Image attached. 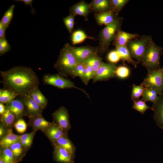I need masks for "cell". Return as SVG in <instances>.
I'll return each mask as SVG.
<instances>
[{"mask_svg": "<svg viewBox=\"0 0 163 163\" xmlns=\"http://www.w3.org/2000/svg\"><path fill=\"white\" fill-rule=\"evenodd\" d=\"M0 73L4 88L12 91L18 96H29L38 88L40 83L37 74L29 67L14 66Z\"/></svg>", "mask_w": 163, "mask_h": 163, "instance_id": "1", "label": "cell"}, {"mask_svg": "<svg viewBox=\"0 0 163 163\" xmlns=\"http://www.w3.org/2000/svg\"><path fill=\"white\" fill-rule=\"evenodd\" d=\"M68 44H65L61 50L57 60L54 67L61 74L60 75L73 74L76 66L79 62Z\"/></svg>", "mask_w": 163, "mask_h": 163, "instance_id": "2", "label": "cell"}, {"mask_svg": "<svg viewBox=\"0 0 163 163\" xmlns=\"http://www.w3.org/2000/svg\"><path fill=\"white\" fill-rule=\"evenodd\" d=\"M162 49L154 44L147 47L142 59L143 64L148 70L160 68V60Z\"/></svg>", "mask_w": 163, "mask_h": 163, "instance_id": "3", "label": "cell"}, {"mask_svg": "<svg viewBox=\"0 0 163 163\" xmlns=\"http://www.w3.org/2000/svg\"><path fill=\"white\" fill-rule=\"evenodd\" d=\"M145 88L155 89L160 92L163 91V67L148 70L146 76L141 85Z\"/></svg>", "mask_w": 163, "mask_h": 163, "instance_id": "4", "label": "cell"}, {"mask_svg": "<svg viewBox=\"0 0 163 163\" xmlns=\"http://www.w3.org/2000/svg\"><path fill=\"white\" fill-rule=\"evenodd\" d=\"M43 81L45 84L51 85L61 89L75 88L88 95L84 90L76 87L71 81L60 75L45 74L43 77Z\"/></svg>", "mask_w": 163, "mask_h": 163, "instance_id": "5", "label": "cell"}, {"mask_svg": "<svg viewBox=\"0 0 163 163\" xmlns=\"http://www.w3.org/2000/svg\"><path fill=\"white\" fill-rule=\"evenodd\" d=\"M52 117L54 122L65 132L67 133L71 128L68 111L64 107L62 106L55 111Z\"/></svg>", "mask_w": 163, "mask_h": 163, "instance_id": "6", "label": "cell"}, {"mask_svg": "<svg viewBox=\"0 0 163 163\" xmlns=\"http://www.w3.org/2000/svg\"><path fill=\"white\" fill-rule=\"evenodd\" d=\"M148 42L147 38H144L129 43V48L132 56L138 60H142L147 48Z\"/></svg>", "mask_w": 163, "mask_h": 163, "instance_id": "7", "label": "cell"}, {"mask_svg": "<svg viewBox=\"0 0 163 163\" xmlns=\"http://www.w3.org/2000/svg\"><path fill=\"white\" fill-rule=\"evenodd\" d=\"M117 67L114 63H103L97 71L93 78L94 82L111 78L115 74Z\"/></svg>", "mask_w": 163, "mask_h": 163, "instance_id": "8", "label": "cell"}, {"mask_svg": "<svg viewBox=\"0 0 163 163\" xmlns=\"http://www.w3.org/2000/svg\"><path fill=\"white\" fill-rule=\"evenodd\" d=\"M151 109L153 111V117L156 124L163 129V91L159 94L157 101L153 103Z\"/></svg>", "mask_w": 163, "mask_h": 163, "instance_id": "9", "label": "cell"}, {"mask_svg": "<svg viewBox=\"0 0 163 163\" xmlns=\"http://www.w3.org/2000/svg\"><path fill=\"white\" fill-rule=\"evenodd\" d=\"M21 97L26 108L27 116L29 118L42 115L43 109L35 102L29 96Z\"/></svg>", "mask_w": 163, "mask_h": 163, "instance_id": "10", "label": "cell"}, {"mask_svg": "<svg viewBox=\"0 0 163 163\" xmlns=\"http://www.w3.org/2000/svg\"><path fill=\"white\" fill-rule=\"evenodd\" d=\"M6 107L14 114L17 119L19 118L24 115H27L26 108L21 97L20 98L15 99L6 105Z\"/></svg>", "mask_w": 163, "mask_h": 163, "instance_id": "11", "label": "cell"}, {"mask_svg": "<svg viewBox=\"0 0 163 163\" xmlns=\"http://www.w3.org/2000/svg\"><path fill=\"white\" fill-rule=\"evenodd\" d=\"M119 22L117 19L110 24L106 26L101 33L102 43L104 45H108L113 39L115 33L118 25Z\"/></svg>", "mask_w": 163, "mask_h": 163, "instance_id": "12", "label": "cell"}, {"mask_svg": "<svg viewBox=\"0 0 163 163\" xmlns=\"http://www.w3.org/2000/svg\"><path fill=\"white\" fill-rule=\"evenodd\" d=\"M53 146V156L56 162L60 163H74L75 156L61 147Z\"/></svg>", "mask_w": 163, "mask_h": 163, "instance_id": "13", "label": "cell"}, {"mask_svg": "<svg viewBox=\"0 0 163 163\" xmlns=\"http://www.w3.org/2000/svg\"><path fill=\"white\" fill-rule=\"evenodd\" d=\"M42 131L52 143L67 134L54 122L51 125Z\"/></svg>", "mask_w": 163, "mask_h": 163, "instance_id": "14", "label": "cell"}, {"mask_svg": "<svg viewBox=\"0 0 163 163\" xmlns=\"http://www.w3.org/2000/svg\"><path fill=\"white\" fill-rule=\"evenodd\" d=\"M70 49L78 62H84L91 56L96 55L91 49L85 47H75L69 45Z\"/></svg>", "mask_w": 163, "mask_h": 163, "instance_id": "15", "label": "cell"}, {"mask_svg": "<svg viewBox=\"0 0 163 163\" xmlns=\"http://www.w3.org/2000/svg\"><path fill=\"white\" fill-rule=\"evenodd\" d=\"M29 118L28 125L35 131L38 130L42 131L51 125L53 123V122L51 123L47 121L42 115Z\"/></svg>", "mask_w": 163, "mask_h": 163, "instance_id": "16", "label": "cell"}, {"mask_svg": "<svg viewBox=\"0 0 163 163\" xmlns=\"http://www.w3.org/2000/svg\"><path fill=\"white\" fill-rule=\"evenodd\" d=\"M53 146L61 147L75 157L76 147L66 134L53 143Z\"/></svg>", "mask_w": 163, "mask_h": 163, "instance_id": "17", "label": "cell"}, {"mask_svg": "<svg viewBox=\"0 0 163 163\" xmlns=\"http://www.w3.org/2000/svg\"><path fill=\"white\" fill-rule=\"evenodd\" d=\"M19 136L13 133L12 130L9 129L6 134L1 138L0 146L3 148H9L12 145L19 141Z\"/></svg>", "mask_w": 163, "mask_h": 163, "instance_id": "18", "label": "cell"}, {"mask_svg": "<svg viewBox=\"0 0 163 163\" xmlns=\"http://www.w3.org/2000/svg\"><path fill=\"white\" fill-rule=\"evenodd\" d=\"M29 96L43 109L46 107L48 103V100L38 88L34 90Z\"/></svg>", "mask_w": 163, "mask_h": 163, "instance_id": "19", "label": "cell"}, {"mask_svg": "<svg viewBox=\"0 0 163 163\" xmlns=\"http://www.w3.org/2000/svg\"><path fill=\"white\" fill-rule=\"evenodd\" d=\"M90 5L84 2H82L77 4L73 6L71 9V11L74 14L86 16L88 14Z\"/></svg>", "mask_w": 163, "mask_h": 163, "instance_id": "20", "label": "cell"}, {"mask_svg": "<svg viewBox=\"0 0 163 163\" xmlns=\"http://www.w3.org/2000/svg\"><path fill=\"white\" fill-rule=\"evenodd\" d=\"M161 93L154 89L145 88L141 100L145 101H149L154 103L157 101Z\"/></svg>", "mask_w": 163, "mask_h": 163, "instance_id": "21", "label": "cell"}, {"mask_svg": "<svg viewBox=\"0 0 163 163\" xmlns=\"http://www.w3.org/2000/svg\"><path fill=\"white\" fill-rule=\"evenodd\" d=\"M116 50L119 53L121 59L136 66V64L131 58L129 50L126 46H120L116 43Z\"/></svg>", "mask_w": 163, "mask_h": 163, "instance_id": "22", "label": "cell"}, {"mask_svg": "<svg viewBox=\"0 0 163 163\" xmlns=\"http://www.w3.org/2000/svg\"><path fill=\"white\" fill-rule=\"evenodd\" d=\"M96 19L98 23L101 25L106 26L112 23L115 19L111 11H107L97 14Z\"/></svg>", "mask_w": 163, "mask_h": 163, "instance_id": "23", "label": "cell"}, {"mask_svg": "<svg viewBox=\"0 0 163 163\" xmlns=\"http://www.w3.org/2000/svg\"><path fill=\"white\" fill-rule=\"evenodd\" d=\"M18 95L12 91L5 88L0 89V102L6 105L15 99Z\"/></svg>", "mask_w": 163, "mask_h": 163, "instance_id": "24", "label": "cell"}, {"mask_svg": "<svg viewBox=\"0 0 163 163\" xmlns=\"http://www.w3.org/2000/svg\"><path fill=\"white\" fill-rule=\"evenodd\" d=\"M15 118L14 114L6 108L5 113L1 115L0 120L4 126L9 128L13 124Z\"/></svg>", "mask_w": 163, "mask_h": 163, "instance_id": "25", "label": "cell"}, {"mask_svg": "<svg viewBox=\"0 0 163 163\" xmlns=\"http://www.w3.org/2000/svg\"><path fill=\"white\" fill-rule=\"evenodd\" d=\"M135 37V34L123 31H120L116 36V43L120 46H126L130 40Z\"/></svg>", "mask_w": 163, "mask_h": 163, "instance_id": "26", "label": "cell"}, {"mask_svg": "<svg viewBox=\"0 0 163 163\" xmlns=\"http://www.w3.org/2000/svg\"><path fill=\"white\" fill-rule=\"evenodd\" d=\"M15 5H12L9 7L5 12L0 23L7 28L8 27L14 15V11Z\"/></svg>", "mask_w": 163, "mask_h": 163, "instance_id": "27", "label": "cell"}, {"mask_svg": "<svg viewBox=\"0 0 163 163\" xmlns=\"http://www.w3.org/2000/svg\"><path fill=\"white\" fill-rule=\"evenodd\" d=\"M84 62L86 64L90 66L91 67L94 75L97 70L103 63L101 59L96 55L91 56Z\"/></svg>", "mask_w": 163, "mask_h": 163, "instance_id": "28", "label": "cell"}, {"mask_svg": "<svg viewBox=\"0 0 163 163\" xmlns=\"http://www.w3.org/2000/svg\"><path fill=\"white\" fill-rule=\"evenodd\" d=\"M87 38H91L88 37L84 31L81 30L75 31L72 36V42L74 45L82 43Z\"/></svg>", "mask_w": 163, "mask_h": 163, "instance_id": "29", "label": "cell"}, {"mask_svg": "<svg viewBox=\"0 0 163 163\" xmlns=\"http://www.w3.org/2000/svg\"><path fill=\"white\" fill-rule=\"evenodd\" d=\"M87 66L84 62H79L73 72V74L79 77L85 82V74Z\"/></svg>", "mask_w": 163, "mask_h": 163, "instance_id": "30", "label": "cell"}, {"mask_svg": "<svg viewBox=\"0 0 163 163\" xmlns=\"http://www.w3.org/2000/svg\"><path fill=\"white\" fill-rule=\"evenodd\" d=\"M91 5L95 10L104 11L109 8L110 3L107 0H94L92 2Z\"/></svg>", "mask_w": 163, "mask_h": 163, "instance_id": "31", "label": "cell"}, {"mask_svg": "<svg viewBox=\"0 0 163 163\" xmlns=\"http://www.w3.org/2000/svg\"><path fill=\"white\" fill-rule=\"evenodd\" d=\"M133 101L132 108L142 114H144L148 109H151V107L146 104L145 101L142 100H134Z\"/></svg>", "mask_w": 163, "mask_h": 163, "instance_id": "32", "label": "cell"}, {"mask_svg": "<svg viewBox=\"0 0 163 163\" xmlns=\"http://www.w3.org/2000/svg\"><path fill=\"white\" fill-rule=\"evenodd\" d=\"M144 89L145 88L141 85H137L133 84L131 96L132 100H138L142 96Z\"/></svg>", "mask_w": 163, "mask_h": 163, "instance_id": "33", "label": "cell"}, {"mask_svg": "<svg viewBox=\"0 0 163 163\" xmlns=\"http://www.w3.org/2000/svg\"><path fill=\"white\" fill-rule=\"evenodd\" d=\"M1 157L4 162H14L15 158L10 148H3Z\"/></svg>", "mask_w": 163, "mask_h": 163, "instance_id": "34", "label": "cell"}, {"mask_svg": "<svg viewBox=\"0 0 163 163\" xmlns=\"http://www.w3.org/2000/svg\"><path fill=\"white\" fill-rule=\"evenodd\" d=\"M129 69L126 66H121L117 67L116 69L115 75L120 78H126L129 76Z\"/></svg>", "mask_w": 163, "mask_h": 163, "instance_id": "35", "label": "cell"}, {"mask_svg": "<svg viewBox=\"0 0 163 163\" xmlns=\"http://www.w3.org/2000/svg\"><path fill=\"white\" fill-rule=\"evenodd\" d=\"M23 146L20 142L18 141L12 145L10 147L15 158H18L22 154L23 151Z\"/></svg>", "mask_w": 163, "mask_h": 163, "instance_id": "36", "label": "cell"}, {"mask_svg": "<svg viewBox=\"0 0 163 163\" xmlns=\"http://www.w3.org/2000/svg\"><path fill=\"white\" fill-rule=\"evenodd\" d=\"M16 130L20 133H23L26 131L27 125L22 119H19L14 124Z\"/></svg>", "mask_w": 163, "mask_h": 163, "instance_id": "37", "label": "cell"}, {"mask_svg": "<svg viewBox=\"0 0 163 163\" xmlns=\"http://www.w3.org/2000/svg\"><path fill=\"white\" fill-rule=\"evenodd\" d=\"M65 26L69 32L71 33L73 29L74 24V15L72 14L63 18Z\"/></svg>", "mask_w": 163, "mask_h": 163, "instance_id": "38", "label": "cell"}, {"mask_svg": "<svg viewBox=\"0 0 163 163\" xmlns=\"http://www.w3.org/2000/svg\"><path fill=\"white\" fill-rule=\"evenodd\" d=\"M11 49L10 45L5 38L0 39V56L9 52Z\"/></svg>", "mask_w": 163, "mask_h": 163, "instance_id": "39", "label": "cell"}, {"mask_svg": "<svg viewBox=\"0 0 163 163\" xmlns=\"http://www.w3.org/2000/svg\"><path fill=\"white\" fill-rule=\"evenodd\" d=\"M107 59L111 63L114 64L118 62L121 58L119 53L116 50L111 51L108 53Z\"/></svg>", "mask_w": 163, "mask_h": 163, "instance_id": "40", "label": "cell"}, {"mask_svg": "<svg viewBox=\"0 0 163 163\" xmlns=\"http://www.w3.org/2000/svg\"><path fill=\"white\" fill-rule=\"evenodd\" d=\"M87 65L85 74V82L86 84L88 83L90 80L93 78L94 74L91 67L89 65Z\"/></svg>", "mask_w": 163, "mask_h": 163, "instance_id": "41", "label": "cell"}, {"mask_svg": "<svg viewBox=\"0 0 163 163\" xmlns=\"http://www.w3.org/2000/svg\"><path fill=\"white\" fill-rule=\"evenodd\" d=\"M127 1L126 0H112L111 2L114 8L118 9L123 7Z\"/></svg>", "mask_w": 163, "mask_h": 163, "instance_id": "42", "label": "cell"}, {"mask_svg": "<svg viewBox=\"0 0 163 163\" xmlns=\"http://www.w3.org/2000/svg\"><path fill=\"white\" fill-rule=\"evenodd\" d=\"M36 131L34 130L31 133L24 134L22 135L19 136V141H25L31 138H34L35 133Z\"/></svg>", "mask_w": 163, "mask_h": 163, "instance_id": "43", "label": "cell"}, {"mask_svg": "<svg viewBox=\"0 0 163 163\" xmlns=\"http://www.w3.org/2000/svg\"><path fill=\"white\" fill-rule=\"evenodd\" d=\"M34 138L25 141H19L22 146L25 148L29 147L32 144Z\"/></svg>", "mask_w": 163, "mask_h": 163, "instance_id": "44", "label": "cell"}, {"mask_svg": "<svg viewBox=\"0 0 163 163\" xmlns=\"http://www.w3.org/2000/svg\"><path fill=\"white\" fill-rule=\"evenodd\" d=\"M7 28L0 23V39L5 38Z\"/></svg>", "mask_w": 163, "mask_h": 163, "instance_id": "45", "label": "cell"}, {"mask_svg": "<svg viewBox=\"0 0 163 163\" xmlns=\"http://www.w3.org/2000/svg\"><path fill=\"white\" fill-rule=\"evenodd\" d=\"M16 2H23L26 5H29L30 6L32 11V13L35 12L34 11V9L32 6V3L33 2L32 0H15Z\"/></svg>", "mask_w": 163, "mask_h": 163, "instance_id": "46", "label": "cell"}, {"mask_svg": "<svg viewBox=\"0 0 163 163\" xmlns=\"http://www.w3.org/2000/svg\"><path fill=\"white\" fill-rule=\"evenodd\" d=\"M6 107L3 104L0 103V114L1 115L3 114L6 110Z\"/></svg>", "mask_w": 163, "mask_h": 163, "instance_id": "47", "label": "cell"}, {"mask_svg": "<svg viewBox=\"0 0 163 163\" xmlns=\"http://www.w3.org/2000/svg\"><path fill=\"white\" fill-rule=\"evenodd\" d=\"M5 130L4 128V127L1 125L0 127V138H2L5 135Z\"/></svg>", "mask_w": 163, "mask_h": 163, "instance_id": "48", "label": "cell"}, {"mask_svg": "<svg viewBox=\"0 0 163 163\" xmlns=\"http://www.w3.org/2000/svg\"><path fill=\"white\" fill-rule=\"evenodd\" d=\"M4 163H14V162H4Z\"/></svg>", "mask_w": 163, "mask_h": 163, "instance_id": "49", "label": "cell"}]
</instances>
